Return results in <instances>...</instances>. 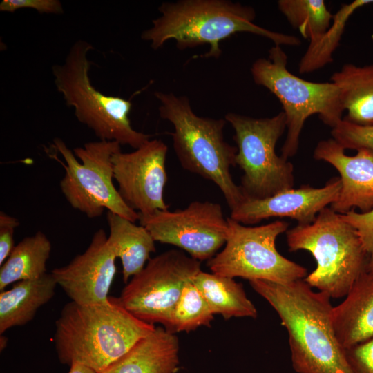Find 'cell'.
Returning a JSON list of instances; mask_svg holds the SVG:
<instances>
[{
  "instance_id": "obj_1",
  "label": "cell",
  "mask_w": 373,
  "mask_h": 373,
  "mask_svg": "<svg viewBox=\"0 0 373 373\" xmlns=\"http://www.w3.org/2000/svg\"><path fill=\"white\" fill-rule=\"evenodd\" d=\"M253 289L277 312L289 336L297 373H352L332 324L330 296L314 291L303 279L288 284L255 280Z\"/></svg>"
},
{
  "instance_id": "obj_2",
  "label": "cell",
  "mask_w": 373,
  "mask_h": 373,
  "mask_svg": "<svg viewBox=\"0 0 373 373\" xmlns=\"http://www.w3.org/2000/svg\"><path fill=\"white\" fill-rule=\"evenodd\" d=\"M155 329L127 311L118 298L90 305L70 301L55 322L54 343L61 364L79 363L101 373Z\"/></svg>"
},
{
  "instance_id": "obj_3",
  "label": "cell",
  "mask_w": 373,
  "mask_h": 373,
  "mask_svg": "<svg viewBox=\"0 0 373 373\" xmlns=\"http://www.w3.org/2000/svg\"><path fill=\"white\" fill-rule=\"evenodd\" d=\"M160 15L141 35L154 50L169 40L176 41L180 50L209 44L202 57L218 58L220 43L238 32L255 34L272 41L275 46H296L300 39L294 35L274 32L254 23V8L229 0H179L164 2L158 7Z\"/></svg>"
},
{
  "instance_id": "obj_4",
  "label": "cell",
  "mask_w": 373,
  "mask_h": 373,
  "mask_svg": "<svg viewBox=\"0 0 373 373\" xmlns=\"http://www.w3.org/2000/svg\"><path fill=\"white\" fill-rule=\"evenodd\" d=\"M160 101V116L173 126V146L181 166L214 183L223 194L231 211L247 198L231 176L237 147L225 141V119L197 115L186 96L155 93Z\"/></svg>"
},
{
  "instance_id": "obj_5",
  "label": "cell",
  "mask_w": 373,
  "mask_h": 373,
  "mask_svg": "<svg viewBox=\"0 0 373 373\" xmlns=\"http://www.w3.org/2000/svg\"><path fill=\"white\" fill-rule=\"evenodd\" d=\"M290 251L306 250L316 267L303 279L331 298L345 296L357 278L367 271L370 256L356 231L331 207L321 211L310 224L286 231Z\"/></svg>"
},
{
  "instance_id": "obj_6",
  "label": "cell",
  "mask_w": 373,
  "mask_h": 373,
  "mask_svg": "<svg viewBox=\"0 0 373 373\" xmlns=\"http://www.w3.org/2000/svg\"><path fill=\"white\" fill-rule=\"evenodd\" d=\"M93 48L82 39L73 44L64 64L52 68L55 87L66 104L74 108L77 120L90 128L99 140L117 142L136 149L151 140V135L132 127L128 117L130 100L106 95L91 84L88 54Z\"/></svg>"
},
{
  "instance_id": "obj_7",
  "label": "cell",
  "mask_w": 373,
  "mask_h": 373,
  "mask_svg": "<svg viewBox=\"0 0 373 373\" xmlns=\"http://www.w3.org/2000/svg\"><path fill=\"white\" fill-rule=\"evenodd\" d=\"M287 56L281 46H274L267 57L258 58L251 68L254 82L265 87L280 101L286 117L287 136L281 156L296 154L305 121L318 115L327 126L334 128L344 112L338 86L333 82H313L291 73Z\"/></svg>"
},
{
  "instance_id": "obj_8",
  "label": "cell",
  "mask_w": 373,
  "mask_h": 373,
  "mask_svg": "<svg viewBox=\"0 0 373 373\" xmlns=\"http://www.w3.org/2000/svg\"><path fill=\"white\" fill-rule=\"evenodd\" d=\"M53 146L64 162L52 155L65 171L59 185L69 204L89 218L99 217L105 209L132 222L140 215L130 208L113 184L111 157L121 150L117 142L98 140L85 143L72 151L60 138Z\"/></svg>"
},
{
  "instance_id": "obj_9",
  "label": "cell",
  "mask_w": 373,
  "mask_h": 373,
  "mask_svg": "<svg viewBox=\"0 0 373 373\" xmlns=\"http://www.w3.org/2000/svg\"><path fill=\"white\" fill-rule=\"evenodd\" d=\"M224 119L234 130L236 165L243 171L240 186L245 197L265 198L293 189L294 166L276 153L286 128L284 112L262 118L230 112Z\"/></svg>"
},
{
  "instance_id": "obj_10",
  "label": "cell",
  "mask_w": 373,
  "mask_h": 373,
  "mask_svg": "<svg viewBox=\"0 0 373 373\" xmlns=\"http://www.w3.org/2000/svg\"><path fill=\"white\" fill-rule=\"evenodd\" d=\"M227 220L229 230L224 247L207 260L213 274L279 284H288L307 276L305 267L284 257L276 249V239L287 231L288 222L275 220L249 227L231 218Z\"/></svg>"
},
{
  "instance_id": "obj_11",
  "label": "cell",
  "mask_w": 373,
  "mask_h": 373,
  "mask_svg": "<svg viewBox=\"0 0 373 373\" xmlns=\"http://www.w3.org/2000/svg\"><path fill=\"white\" fill-rule=\"evenodd\" d=\"M200 271V261L182 251L168 250L150 258L126 284L118 300L138 319L166 328L184 285Z\"/></svg>"
},
{
  "instance_id": "obj_12",
  "label": "cell",
  "mask_w": 373,
  "mask_h": 373,
  "mask_svg": "<svg viewBox=\"0 0 373 373\" xmlns=\"http://www.w3.org/2000/svg\"><path fill=\"white\" fill-rule=\"evenodd\" d=\"M139 222L155 242L175 245L200 262L210 260L225 245L229 230L222 206L210 201L140 215Z\"/></svg>"
},
{
  "instance_id": "obj_13",
  "label": "cell",
  "mask_w": 373,
  "mask_h": 373,
  "mask_svg": "<svg viewBox=\"0 0 373 373\" xmlns=\"http://www.w3.org/2000/svg\"><path fill=\"white\" fill-rule=\"evenodd\" d=\"M167 151L164 142L154 139L132 152L119 150L111 157L118 192L126 204L139 215L168 209L164 199Z\"/></svg>"
},
{
  "instance_id": "obj_14",
  "label": "cell",
  "mask_w": 373,
  "mask_h": 373,
  "mask_svg": "<svg viewBox=\"0 0 373 373\" xmlns=\"http://www.w3.org/2000/svg\"><path fill=\"white\" fill-rule=\"evenodd\" d=\"M116 258L105 231L99 229L83 253L50 273L71 301L80 305L103 303L110 298Z\"/></svg>"
},
{
  "instance_id": "obj_15",
  "label": "cell",
  "mask_w": 373,
  "mask_h": 373,
  "mask_svg": "<svg viewBox=\"0 0 373 373\" xmlns=\"http://www.w3.org/2000/svg\"><path fill=\"white\" fill-rule=\"evenodd\" d=\"M341 188L340 178L335 177L321 188L302 185L265 198H246L231 211L230 218L245 225L272 217H288L298 224H310L321 211L337 200Z\"/></svg>"
},
{
  "instance_id": "obj_16",
  "label": "cell",
  "mask_w": 373,
  "mask_h": 373,
  "mask_svg": "<svg viewBox=\"0 0 373 373\" xmlns=\"http://www.w3.org/2000/svg\"><path fill=\"white\" fill-rule=\"evenodd\" d=\"M354 156L333 138L319 141L314 157L334 166L340 175L341 188L337 200L330 207L338 213L354 208L360 212L373 209V153L359 149Z\"/></svg>"
},
{
  "instance_id": "obj_17",
  "label": "cell",
  "mask_w": 373,
  "mask_h": 373,
  "mask_svg": "<svg viewBox=\"0 0 373 373\" xmlns=\"http://www.w3.org/2000/svg\"><path fill=\"white\" fill-rule=\"evenodd\" d=\"M332 309L336 338L344 350L373 339V273L363 272Z\"/></svg>"
},
{
  "instance_id": "obj_18",
  "label": "cell",
  "mask_w": 373,
  "mask_h": 373,
  "mask_svg": "<svg viewBox=\"0 0 373 373\" xmlns=\"http://www.w3.org/2000/svg\"><path fill=\"white\" fill-rule=\"evenodd\" d=\"M179 350L175 334L155 327L101 373H177Z\"/></svg>"
},
{
  "instance_id": "obj_19",
  "label": "cell",
  "mask_w": 373,
  "mask_h": 373,
  "mask_svg": "<svg viewBox=\"0 0 373 373\" xmlns=\"http://www.w3.org/2000/svg\"><path fill=\"white\" fill-rule=\"evenodd\" d=\"M57 284L51 274L15 283L8 290L0 292V334L26 325L37 310L54 296Z\"/></svg>"
},
{
  "instance_id": "obj_20",
  "label": "cell",
  "mask_w": 373,
  "mask_h": 373,
  "mask_svg": "<svg viewBox=\"0 0 373 373\" xmlns=\"http://www.w3.org/2000/svg\"><path fill=\"white\" fill-rule=\"evenodd\" d=\"M106 221L109 228L108 241L122 265L123 280L139 273L155 251V240L142 225L117 214L108 211Z\"/></svg>"
},
{
  "instance_id": "obj_21",
  "label": "cell",
  "mask_w": 373,
  "mask_h": 373,
  "mask_svg": "<svg viewBox=\"0 0 373 373\" xmlns=\"http://www.w3.org/2000/svg\"><path fill=\"white\" fill-rule=\"evenodd\" d=\"M331 82L340 91L345 120L373 126V64L358 66L345 64L332 74Z\"/></svg>"
},
{
  "instance_id": "obj_22",
  "label": "cell",
  "mask_w": 373,
  "mask_h": 373,
  "mask_svg": "<svg viewBox=\"0 0 373 373\" xmlns=\"http://www.w3.org/2000/svg\"><path fill=\"white\" fill-rule=\"evenodd\" d=\"M191 281L214 314H220L226 320L232 317H257L256 308L247 298L242 285L233 278L201 270Z\"/></svg>"
},
{
  "instance_id": "obj_23",
  "label": "cell",
  "mask_w": 373,
  "mask_h": 373,
  "mask_svg": "<svg viewBox=\"0 0 373 373\" xmlns=\"http://www.w3.org/2000/svg\"><path fill=\"white\" fill-rule=\"evenodd\" d=\"M51 249L50 240L41 231L22 239L1 265L0 291L11 283L37 278L47 273Z\"/></svg>"
},
{
  "instance_id": "obj_24",
  "label": "cell",
  "mask_w": 373,
  "mask_h": 373,
  "mask_svg": "<svg viewBox=\"0 0 373 373\" xmlns=\"http://www.w3.org/2000/svg\"><path fill=\"white\" fill-rule=\"evenodd\" d=\"M369 3H373V0H355L343 4L334 15L332 24L326 32L316 41L309 42L300 61L299 73H312L331 63L333 52L338 45L349 17L356 9Z\"/></svg>"
},
{
  "instance_id": "obj_25",
  "label": "cell",
  "mask_w": 373,
  "mask_h": 373,
  "mask_svg": "<svg viewBox=\"0 0 373 373\" xmlns=\"http://www.w3.org/2000/svg\"><path fill=\"white\" fill-rule=\"evenodd\" d=\"M278 8L302 36L316 41L330 27L334 15L323 0H279Z\"/></svg>"
},
{
  "instance_id": "obj_26",
  "label": "cell",
  "mask_w": 373,
  "mask_h": 373,
  "mask_svg": "<svg viewBox=\"0 0 373 373\" xmlns=\"http://www.w3.org/2000/svg\"><path fill=\"white\" fill-rule=\"evenodd\" d=\"M213 318L208 303L191 279L184 285L165 329L173 334L189 332L201 326H210Z\"/></svg>"
},
{
  "instance_id": "obj_27",
  "label": "cell",
  "mask_w": 373,
  "mask_h": 373,
  "mask_svg": "<svg viewBox=\"0 0 373 373\" xmlns=\"http://www.w3.org/2000/svg\"><path fill=\"white\" fill-rule=\"evenodd\" d=\"M331 134L345 150L366 149L373 153V126L358 125L343 118Z\"/></svg>"
},
{
  "instance_id": "obj_28",
  "label": "cell",
  "mask_w": 373,
  "mask_h": 373,
  "mask_svg": "<svg viewBox=\"0 0 373 373\" xmlns=\"http://www.w3.org/2000/svg\"><path fill=\"white\" fill-rule=\"evenodd\" d=\"M340 214L356 231L365 251L373 257V209L367 212L352 209Z\"/></svg>"
},
{
  "instance_id": "obj_29",
  "label": "cell",
  "mask_w": 373,
  "mask_h": 373,
  "mask_svg": "<svg viewBox=\"0 0 373 373\" xmlns=\"http://www.w3.org/2000/svg\"><path fill=\"white\" fill-rule=\"evenodd\" d=\"M31 8L41 14L59 15L64 12L61 2L58 0H3L0 10L13 12L19 9Z\"/></svg>"
},
{
  "instance_id": "obj_30",
  "label": "cell",
  "mask_w": 373,
  "mask_h": 373,
  "mask_svg": "<svg viewBox=\"0 0 373 373\" xmlns=\"http://www.w3.org/2000/svg\"><path fill=\"white\" fill-rule=\"evenodd\" d=\"M345 352L352 373H373V339Z\"/></svg>"
},
{
  "instance_id": "obj_31",
  "label": "cell",
  "mask_w": 373,
  "mask_h": 373,
  "mask_svg": "<svg viewBox=\"0 0 373 373\" xmlns=\"http://www.w3.org/2000/svg\"><path fill=\"white\" fill-rule=\"evenodd\" d=\"M19 220L4 211L0 212V265L10 256L15 247L14 234Z\"/></svg>"
},
{
  "instance_id": "obj_32",
  "label": "cell",
  "mask_w": 373,
  "mask_h": 373,
  "mask_svg": "<svg viewBox=\"0 0 373 373\" xmlns=\"http://www.w3.org/2000/svg\"><path fill=\"white\" fill-rule=\"evenodd\" d=\"M68 373H97V372L85 365H83L79 363H75L70 367V370Z\"/></svg>"
},
{
  "instance_id": "obj_33",
  "label": "cell",
  "mask_w": 373,
  "mask_h": 373,
  "mask_svg": "<svg viewBox=\"0 0 373 373\" xmlns=\"http://www.w3.org/2000/svg\"><path fill=\"white\" fill-rule=\"evenodd\" d=\"M7 343H8V338L5 337L4 336H1V338H0L1 351H2L4 348H6Z\"/></svg>"
},
{
  "instance_id": "obj_34",
  "label": "cell",
  "mask_w": 373,
  "mask_h": 373,
  "mask_svg": "<svg viewBox=\"0 0 373 373\" xmlns=\"http://www.w3.org/2000/svg\"><path fill=\"white\" fill-rule=\"evenodd\" d=\"M367 271L373 273V257H371L368 262L367 266Z\"/></svg>"
},
{
  "instance_id": "obj_35",
  "label": "cell",
  "mask_w": 373,
  "mask_h": 373,
  "mask_svg": "<svg viewBox=\"0 0 373 373\" xmlns=\"http://www.w3.org/2000/svg\"></svg>"
}]
</instances>
